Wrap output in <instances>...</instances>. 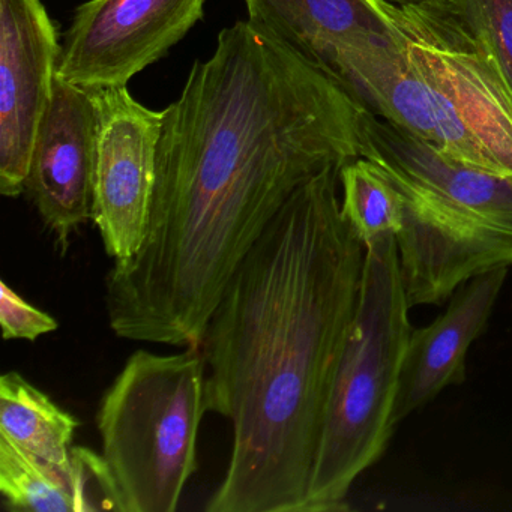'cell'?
<instances>
[{
    "instance_id": "9c48e42d",
    "label": "cell",
    "mask_w": 512,
    "mask_h": 512,
    "mask_svg": "<svg viewBox=\"0 0 512 512\" xmlns=\"http://www.w3.org/2000/svg\"><path fill=\"white\" fill-rule=\"evenodd\" d=\"M62 44L43 0H0V194L26 191Z\"/></svg>"
},
{
    "instance_id": "277c9868",
    "label": "cell",
    "mask_w": 512,
    "mask_h": 512,
    "mask_svg": "<svg viewBox=\"0 0 512 512\" xmlns=\"http://www.w3.org/2000/svg\"><path fill=\"white\" fill-rule=\"evenodd\" d=\"M362 158L403 202L395 238L410 308L443 305L476 275L512 268V176L446 157L371 112Z\"/></svg>"
},
{
    "instance_id": "7a4b0ae2",
    "label": "cell",
    "mask_w": 512,
    "mask_h": 512,
    "mask_svg": "<svg viewBox=\"0 0 512 512\" xmlns=\"http://www.w3.org/2000/svg\"><path fill=\"white\" fill-rule=\"evenodd\" d=\"M341 167L290 196L206 326L208 410L233 431L208 512H305L364 268L365 245L341 214Z\"/></svg>"
},
{
    "instance_id": "30bf717a",
    "label": "cell",
    "mask_w": 512,
    "mask_h": 512,
    "mask_svg": "<svg viewBox=\"0 0 512 512\" xmlns=\"http://www.w3.org/2000/svg\"><path fill=\"white\" fill-rule=\"evenodd\" d=\"M97 139L94 95L56 76L35 139L26 191L62 251L70 236L92 220Z\"/></svg>"
},
{
    "instance_id": "2e32d148",
    "label": "cell",
    "mask_w": 512,
    "mask_h": 512,
    "mask_svg": "<svg viewBox=\"0 0 512 512\" xmlns=\"http://www.w3.org/2000/svg\"><path fill=\"white\" fill-rule=\"evenodd\" d=\"M449 4L490 53L512 100V0H449Z\"/></svg>"
},
{
    "instance_id": "5b68a950",
    "label": "cell",
    "mask_w": 512,
    "mask_h": 512,
    "mask_svg": "<svg viewBox=\"0 0 512 512\" xmlns=\"http://www.w3.org/2000/svg\"><path fill=\"white\" fill-rule=\"evenodd\" d=\"M397 238L365 247L358 304L326 409L305 512L346 511L353 482L394 436V406L412 325Z\"/></svg>"
},
{
    "instance_id": "7c38bea8",
    "label": "cell",
    "mask_w": 512,
    "mask_h": 512,
    "mask_svg": "<svg viewBox=\"0 0 512 512\" xmlns=\"http://www.w3.org/2000/svg\"><path fill=\"white\" fill-rule=\"evenodd\" d=\"M248 19L328 71L338 53L364 41L403 37L406 5L389 0H244Z\"/></svg>"
},
{
    "instance_id": "52a82bcc",
    "label": "cell",
    "mask_w": 512,
    "mask_h": 512,
    "mask_svg": "<svg viewBox=\"0 0 512 512\" xmlns=\"http://www.w3.org/2000/svg\"><path fill=\"white\" fill-rule=\"evenodd\" d=\"M206 0H88L64 34L58 76L86 91L125 88L205 17Z\"/></svg>"
},
{
    "instance_id": "ac0fdd59",
    "label": "cell",
    "mask_w": 512,
    "mask_h": 512,
    "mask_svg": "<svg viewBox=\"0 0 512 512\" xmlns=\"http://www.w3.org/2000/svg\"><path fill=\"white\" fill-rule=\"evenodd\" d=\"M394 2H398L400 5L407 4H424V2H445V0H394Z\"/></svg>"
},
{
    "instance_id": "6da1fadb",
    "label": "cell",
    "mask_w": 512,
    "mask_h": 512,
    "mask_svg": "<svg viewBox=\"0 0 512 512\" xmlns=\"http://www.w3.org/2000/svg\"><path fill=\"white\" fill-rule=\"evenodd\" d=\"M370 110L257 23L223 29L164 110L148 230L115 260L116 337L200 346L230 278L305 182L362 157Z\"/></svg>"
},
{
    "instance_id": "9a60e30c",
    "label": "cell",
    "mask_w": 512,
    "mask_h": 512,
    "mask_svg": "<svg viewBox=\"0 0 512 512\" xmlns=\"http://www.w3.org/2000/svg\"><path fill=\"white\" fill-rule=\"evenodd\" d=\"M341 214L367 247L400 232L403 202L391 182L367 158H356L340 170Z\"/></svg>"
},
{
    "instance_id": "ba28073f",
    "label": "cell",
    "mask_w": 512,
    "mask_h": 512,
    "mask_svg": "<svg viewBox=\"0 0 512 512\" xmlns=\"http://www.w3.org/2000/svg\"><path fill=\"white\" fill-rule=\"evenodd\" d=\"M91 92L98 112L92 221L107 256L130 259L148 230L164 110L143 106L127 86Z\"/></svg>"
},
{
    "instance_id": "e0dca14e",
    "label": "cell",
    "mask_w": 512,
    "mask_h": 512,
    "mask_svg": "<svg viewBox=\"0 0 512 512\" xmlns=\"http://www.w3.org/2000/svg\"><path fill=\"white\" fill-rule=\"evenodd\" d=\"M0 325L5 340L37 341L55 332L59 323L55 317L38 310L22 298L7 281L0 283Z\"/></svg>"
},
{
    "instance_id": "4fadbf2b",
    "label": "cell",
    "mask_w": 512,
    "mask_h": 512,
    "mask_svg": "<svg viewBox=\"0 0 512 512\" xmlns=\"http://www.w3.org/2000/svg\"><path fill=\"white\" fill-rule=\"evenodd\" d=\"M71 461V467L58 466L0 436V493L8 508L32 512H124L103 454L73 446Z\"/></svg>"
},
{
    "instance_id": "5bb4252c",
    "label": "cell",
    "mask_w": 512,
    "mask_h": 512,
    "mask_svg": "<svg viewBox=\"0 0 512 512\" xmlns=\"http://www.w3.org/2000/svg\"><path fill=\"white\" fill-rule=\"evenodd\" d=\"M79 421L17 371L0 377V436L43 460L71 467Z\"/></svg>"
},
{
    "instance_id": "8992f818",
    "label": "cell",
    "mask_w": 512,
    "mask_h": 512,
    "mask_svg": "<svg viewBox=\"0 0 512 512\" xmlns=\"http://www.w3.org/2000/svg\"><path fill=\"white\" fill-rule=\"evenodd\" d=\"M208 412L200 346L176 355L140 349L104 392L97 413L103 457L124 512H175L197 469Z\"/></svg>"
},
{
    "instance_id": "3957f363",
    "label": "cell",
    "mask_w": 512,
    "mask_h": 512,
    "mask_svg": "<svg viewBox=\"0 0 512 512\" xmlns=\"http://www.w3.org/2000/svg\"><path fill=\"white\" fill-rule=\"evenodd\" d=\"M406 34L364 41L329 67L371 113L467 166L512 176V100L449 0L407 4Z\"/></svg>"
},
{
    "instance_id": "8fae6325",
    "label": "cell",
    "mask_w": 512,
    "mask_h": 512,
    "mask_svg": "<svg viewBox=\"0 0 512 512\" xmlns=\"http://www.w3.org/2000/svg\"><path fill=\"white\" fill-rule=\"evenodd\" d=\"M508 274L509 268H499L476 275L452 293L433 323L412 329L392 415L397 427L443 389L464 383L469 347L487 329Z\"/></svg>"
}]
</instances>
